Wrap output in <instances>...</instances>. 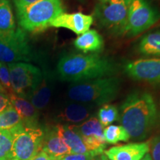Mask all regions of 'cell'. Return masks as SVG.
Listing matches in <instances>:
<instances>
[{
	"label": "cell",
	"instance_id": "obj_22",
	"mask_svg": "<svg viewBox=\"0 0 160 160\" xmlns=\"http://www.w3.org/2000/svg\"><path fill=\"white\" fill-rule=\"evenodd\" d=\"M105 142L111 145L119 142H128L131 139L127 131L122 125H111L107 126L103 131Z\"/></svg>",
	"mask_w": 160,
	"mask_h": 160
},
{
	"label": "cell",
	"instance_id": "obj_24",
	"mask_svg": "<svg viewBox=\"0 0 160 160\" xmlns=\"http://www.w3.org/2000/svg\"><path fill=\"white\" fill-rule=\"evenodd\" d=\"M20 123L21 118L13 106L0 113V131H11Z\"/></svg>",
	"mask_w": 160,
	"mask_h": 160
},
{
	"label": "cell",
	"instance_id": "obj_21",
	"mask_svg": "<svg viewBox=\"0 0 160 160\" xmlns=\"http://www.w3.org/2000/svg\"><path fill=\"white\" fill-rule=\"evenodd\" d=\"M17 28L14 16L8 0H0V31Z\"/></svg>",
	"mask_w": 160,
	"mask_h": 160
},
{
	"label": "cell",
	"instance_id": "obj_13",
	"mask_svg": "<svg viewBox=\"0 0 160 160\" xmlns=\"http://www.w3.org/2000/svg\"><path fill=\"white\" fill-rule=\"evenodd\" d=\"M94 109V106L71 102L63 106L57 119L65 123V125H79L93 117Z\"/></svg>",
	"mask_w": 160,
	"mask_h": 160
},
{
	"label": "cell",
	"instance_id": "obj_26",
	"mask_svg": "<svg viewBox=\"0 0 160 160\" xmlns=\"http://www.w3.org/2000/svg\"><path fill=\"white\" fill-rule=\"evenodd\" d=\"M0 84L7 94L13 93L11 82V76L8 64L0 62Z\"/></svg>",
	"mask_w": 160,
	"mask_h": 160
},
{
	"label": "cell",
	"instance_id": "obj_33",
	"mask_svg": "<svg viewBox=\"0 0 160 160\" xmlns=\"http://www.w3.org/2000/svg\"><path fill=\"white\" fill-rule=\"evenodd\" d=\"M0 93H6V92L5 91V90L2 88V86L1 85V84H0Z\"/></svg>",
	"mask_w": 160,
	"mask_h": 160
},
{
	"label": "cell",
	"instance_id": "obj_19",
	"mask_svg": "<svg viewBox=\"0 0 160 160\" xmlns=\"http://www.w3.org/2000/svg\"><path fill=\"white\" fill-rule=\"evenodd\" d=\"M59 133L71 150V153H85L91 152L78 133L71 128L69 125H56ZM96 153V152H95Z\"/></svg>",
	"mask_w": 160,
	"mask_h": 160
},
{
	"label": "cell",
	"instance_id": "obj_12",
	"mask_svg": "<svg viewBox=\"0 0 160 160\" xmlns=\"http://www.w3.org/2000/svg\"><path fill=\"white\" fill-rule=\"evenodd\" d=\"M94 18L93 16L77 13H62L53 19L51 23V27L62 28L73 31L79 36L89 31L93 25Z\"/></svg>",
	"mask_w": 160,
	"mask_h": 160
},
{
	"label": "cell",
	"instance_id": "obj_29",
	"mask_svg": "<svg viewBox=\"0 0 160 160\" xmlns=\"http://www.w3.org/2000/svg\"><path fill=\"white\" fill-rule=\"evenodd\" d=\"M11 106L8 95L5 93H0V113L8 109Z\"/></svg>",
	"mask_w": 160,
	"mask_h": 160
},
{
	"label": "cell",
	"instance_id": "obj_32",
	"mask_svg": "<svg viewBox=\"0 0 160 160\" xmlns=\"http://www.w3.org/2000/svg\"><path fill=\"white\" fill-rule=\"evenodd\" d=\"M100 158H101L102 160H109L107 157H105V154H103V153L102 154L100 155ZM140 160H152V159L151 157V155H150V153H147V154H146L145 157L142 158V159H140Z\"/></svg>",
	"mask_w": 160,
	"mask_h": 160
},
{
	"label": "cell",
	"instance_id": "obj_27",
	"mask_svg": "<svg viewBox=\"0 0 160 160\" xmlns=\"http://www.w3.org/2000/svg\"><path fill=\"white\" fill-rule=\"evenodd\" d=\"M99 154L95 152H88L85 153H70L64 156L58 160H94Z\"/></svg>",
	"mask_w": 160,
	"mask_h": 160
},
{
	"label": "cell",
	"instance_id": "obj_34",
	"mask_svg": "<svg viewBox=\"0 0 160 160\" xmlns=\"http://www.w3.org/2000/svg\"><path fill=\"white\" fill-rule=\"evenodd\" d=\"M78 2H82V3H84L85 2V0H77Z\"/></svg>",
	"mask_w": 160,
	"mask_h": 160
},
{
	"label": "cell",
	"instance_id": "obj_8",
	"mask_svg": "<svg viewBox=\"0 0 160 160\" xmlns=\"http://www.w3.org/2000/svg\"><path fill=\"white\" fill-rule=\"evenodd\" d=\"M160 19V13L148 0H131L125 35L133 37L147 31Z\"/></svg>",
	"mask_w": 160,
	"mask_h": 160
},
{
	"label": "cell",
	"instance_id": "obj_30",
	"mask_svg": "<svg viewBox=\"0 0 160 160\" xmlns=\"http://www.w3.org/2000/svg\"><path fill=\"white\" fill-rule=\"evenodd\" d=\"M31 160H57V159L51 157V156H49L47 153H45V151H43L42 150V151H40Z\"/></svg>",
	"mask_w": 160,
	"mask_h": 160
},
{
	"label": "cell",
	"instance_id": "obj_9",
	"mask_svg": "<svg viewBox=\"0 0 160 160\" xmlns=\"http://www.w3.org/2000/svg\"><path fill=\"white\" fill-rule=\"evenodd\" d=\"M13 93L19 97L28 98L42 77V71L30 63L8 64Z\"/></svg>",
	"mask_w": 160,
	"mask_h": 160
},
{
	"label": "cell",
	"instance_id": "obj_7",
	"mask_svg": "<svg viewBox=\"0 0 160 160\" xmlns=\"http://www.w3.org/2000/svg\"><path fill=\"white\" fill-rule=\"evenodd\" d=\"M13 146L10 160H31L42 151L44 130L38 127H28L22 123L11 131Z\"/></svg>",
	"mask_w": 160,
	"mask_h": 160
},
{
	"label": "cell",
	"instance_id": "obj_3",
	"mask_svg": "<svg viewBox=\"0 0 160 160\" xmlns=\"http://www.w3.org/2000/svg\"><path fill=\"white\" fill-rule=\"evenodd\" d=\"M121 88V80L117 77L98 78L71 83L67 96L71 102L100 106L113 101Z\"/></svg>",
	"mask_w": 160,
	"mask_h": 160
},
{
	"label": "cell",
	"instance_id": "obj_4",
	"mask_svg": "<svg viewBox=\"0 0 160 160\" xmlns=\"http://www.w3.org/2000/svg\"><path fill=\"white\" fill-rule=\"evenodd\" d=\"M18 23L25 32L39 33L51 27V23L64 13L62 0H39L22 8H16Z\"/></svg>",
	"mask_w": 160,
	"mask_h": 160
},
{
	"label": "cell",
	"instance_id": "obj_6",
	"mask_svg": "<svg viewBox=\"0 0 160 160\" xmlns=\"http://www.w3.org/2000/svg\"><path fill=\"white\" fill-rule=\"evenodd\" d=\"M34 59L25 31L21 28L0 31V62H25Z\"/></svg>",
	"mask_w": 160,
	"mask_h": 160
},
{
	"label": "cell",
	"instance_id": "obj_5",
	"mask_svg": "<svg viewBox=\"0 0 160 160\" xmlns=\"http://www.w3.org/2000/svg\"><path fill=\"white\" fill-rule=\"evenodd\" d=\"M131 0H107L98 2L93 15L98 25L110 33L125 35Z\"/></svg>",
	"mask_w": 160,
	"mask_h": 160
},
{
	"label": "cell",
	"instance_id": "obj_17",
	"mask_svg": "<svg viewBox=\"0 0 160 160\" xmlns=\"http://www.w3.org/2000/svg\"><path fill=\"white\" fill-rule=\"evenodd\" d=\"M8 95L11 100L12 106L21 118L22 123L28 127H38L39 117V111L35 108L31 102L13 93Z\"/></svg>",
	"mask_w": 160,
	"mask_h": 160
},
{
	"label": "cell",
	"instance_id": "obj_28",
	"mask_svg": "<svg viewBox=\"0 0 160 160\" xmlns=\"http://www.w3.org/2000/svg\"><path fill=\"white\" fill-rule=\"evenodd\" d=\"M152 160H160V135L153 137L149 142Z\"/></svg>",
	"mask_w": 160,
	"mask_h": 160
},
{
	"label": "cell",
	"instance_id": "obj_37",
	"mask_svg": "<svg viewBox=\"0 0 160 160\" xmlns=\"http://www.w3.org/2000/svg\"><path fill=\"white\" fill-rule=\"evenodd\" d=\"M159 123H160V111H159Z\"/></svg>",
	"mask_w": 160,
	"mask_h": 160
},
{
	"label": "cell",
	"instance_id": "obj_35",
	"mask_svg": "<svg viewBox=\"0 0 160 160\" xmlns=\"http://www.w3.org/2000/svg\"><path fill=\"white\" fill-rule=\"evenodd\" d=\"M98 2H105V1H107V0H97Z\"/></svg>",
	"mask_w": 160,
	"mask_h": 160
},
{
	"label": "cell",
	"instance_id": "obj_16",
	"mask_svg": "<svg viewBox=\"0 0 160 160\" xmlns=\"http://www.w3.org/2000/svg\"><path fill=\"white\" fill-rule=\"evenodd\" d=\"M42 150L57 160L71 153L69 147L60 136L56 126L44 131Z\"/></svg>",
	"mask_w": 160,
	"mask_h": 160
},
{
	"label": "cell",
	"instance_id": "obj_31",
	"mask_svg": "<svg viewBox=\"0 0 160 160\" xmlns=\"http://www.w3.org/2000/svg\"><path fill=\"white\" fill-rule=\"evenodd\" d=\"M39 0H13L16 8H22L36 2Z\"/></svg>",
	"mask_w": 160,
	"mask_h": 160
},
{
	"label": "cell",
	"instance_id": "obj_20",
	"mask_svg": "<svg viewBox=\"0 0 160 160\" xmlns=\"http://www.w3.org/2000/svg\"><path fill=\"white\" fill-rule=\"evenodd\" d=\"M137 50L142 55L160 57V30L144 36L138 43Z\"/></svg>",
	"mask_w": 160,
	"mask_h": 160
},
{
	"label": "cell",
	"instance_id": "obj_1",
	"mask_svg": "<svg viewBox=\"0 0 160 160\" xmlns=\"http://www.w3.org/2000/svg\"><path fill=\"white\" fill-rule=\"evenodd\" d=\"M120 121L131 139L142 141L148 137L157 119V107L148 92L133 91L120 107Z\"/></svg>",
	"mask_w": 160,
	"mask_h": 160
},
{
	"label": "cell",
	"instance_id": "obj_11",
	"mask_svg": "<svg viewBox=\"0 0 160 160\" xmlns=\"http://www.w3.org/2000/svg\"><path fill=\"white\" fill-rule=\"evenodd\" d=\"M125 73L131 79L151 84L160 83V58L139 59L123 66Z\"/></svg>",
	"mask_w": 160,
	"mask_h": 160
},
{
	"label": "cell",
	"instance_id": "obj_23",
	"mask_svg": "<svg viewBox=\"0 0 160 160\" xmlns=\"http://www.w3.org/2000/svg\"><path fill=\"white\" fill-rule=\"evenodd\" d=\"M119 118V110L115 105L105 104L97 112V119L103 127L111 125Z\"/></svg>",
	"mask_w": 160,
	"mask_h": 160
},
{
	"label": "cell",
	"instance_id": "obj_25",
	"mask_svg": "<svg viewBox=\"0 0 160 160\" xmlns=\"http://www.w3.org/2000/svg\"><path fill=\"white\" fill-rule=\"evenodd\" d=\"M13 146V136L10 131H0V160H10Z\"/></svg>",
	"mask_w": 160,
	"mask_h": 160
},
{
	"label": "cell",
	"instance_id": "obj_10",
	"mask_svg": "<svg viewBox=\"0 0 160 160\" xmlns=\"http://www.w3.org/2000/svg\"><path fill=\"white\" fill-rule=\"evenodd\" d=\"M69 125L79 135L90 151L102 154L107 143L104 138L103 126L97 117H92L79 125Z\"/></svg>",
	"mask_w": 160,
	"mask_h": 160
},
{
	"label": "cell",
	"instance_id": "obj_18",
	"mask_svg": "<svg viewBox=\"0 0 160 160\" xmlns=\"http://www.w3.org/2000/svg\"><path fill=\"white\" fill-rule=\"evenodd\" d=\"M73 45L83 53H99L103 50L105 42L101 34L93 29L78 36Z\"/></svg>",
	"mask_w": 160,
	"mask_h": 160
},
{
	"label": "cell",
	"instance_id": "obj_36",
	"mask_svg": "<svg viewBox=\"0 0 160 160\" xmlns=\"http://www.w3.org/2000/svg\"><path fill=\"white\" fill-rule=\"evenodd\" d=\"M94 160H102V159H101V158L99 157V158H97V159H95Z\"/></svg>",
	"mask_w": 160,
	"mask_h": 160
},
{
	"label": "cell",
	"instance_id": "obj_15",
	"mask_svg": "<svg viewBox=\"0 0 160 160\" xmlns=\"http://www.w3.org/2000/svg\"><path fill=\"white\" fill-rule=\"evenodd\" d=\"M53 89V76L48 70L42 71V77L34 91L28 98L32 105L38 111L47 107L51 99Z\"/></svg>",
	"mask_w": 160,
	"mask_h": 160
},
{
	"label": "cell",
	"instance_id": "obj_2",
	"mask_svg": "<svg viewBox=\"0 0 160 160\" xmlns=\"http://www.w3.org/2000/svg\"><path fill=\"white\" fill-rule=\"evenodd\" d=\"M117 71L116 63L99 53H65L57 65L59 79L71 83L113 77Z\"/></svg>",
	"mask_w": 160,
	"mask_h": 160
},
{
	"label": "cell",
	"instance_id": "obj_14",
	"mask_svg": "<svg viewBox=\"0 0 160 160\" xmlns=\"http://www.w3.org/2000/svg\"><path fill=\"white\" fill-rule=\"evenodd\" d=\"M149 151V142H134L114 146L104 153L109 160H140Z\"/></svg>",
	"mask_w": 160,
	"mask_h": 160
}]
</instances>
